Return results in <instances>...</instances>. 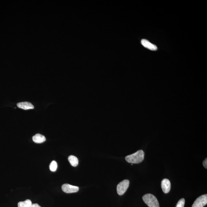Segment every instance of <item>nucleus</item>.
Masks as SVG:
<instances>
[{
    "label": "nucleus",
    "instance_id": "4468645a",
    "mask_svg": "<svg viewBox=\"0 0 207 207\" xmlns=\"http://www.w3.org/2000/svg\"><path fill=\"white\" fill-rule=\"evenodd\" d=\"M203 165L205 168L207 169V159H205V160L203 161Z\"/></svg>",
    "mask_w": 207,
    "mask_h": 207
},
{
    "label": "nucleus",
    "instance_id": "423d86ee",
    "mask_svg": "<svg viewBox=\"0 0 207 207\" xmlns=\"http://www.w3.org/2000/svg\"><path fill=\"white\" fill-rule=\"evenodd\" d=\"M161 187L164 193H168L169 192L171 189V183L170 180L167 179H163L161 183Z\"/></svg>",
    "mask_w": 207,
    "mask_h": 207
},
{
    "label": "nucleus",
    "instance_id": "20e7f679",
    "mask_svg": "<svg viewBox=\"0 0 207 207\" xmlns=\"http://www.w3.org/2000/svg\"><path fill=\"white\" fill-rule=\"evenodd\" d=\"M207 204V195L199 196L195 201L192 207H203Z\"/></svg>",
    "mask_w": 207,
    "mask_h": 207
},
{
    "label": "nucleus",
    "instance_id": "6e6552de",
    "mask_svg": "<svg viewBox=\"0 0 207 207\" xmlns=\"http://www.w3.org/2000/svg\"><path fill=\"white\" fill-rule=\"evenodd\" d=\"M17 106L20 108L24 109V110H28V109H34V106L32 103L28 102H21L17 104Z\"/></svg>",
    "mask_w": 207,
    "mask_h": 207
},
{
    "label": "nucleus",
    "instance_id": "0eeeda50",
    "mask_svg": "<svg viewBox=\"0 0 207 207\" xmlns=\"http://www.w3.org/2000/svg\"><path fill=\"white\" fill-rule=\"evenodd\" d=\"M141 42L143 46L149 50H152V51H155L157 50V47L156 45L152 43L147 40L142 39Z\"/></svg>",
    "mask_w": 207,
    "mask_h": 207
},
{
    "label": "nucleus",
    "instance_id": "f03ea898",
    "mask_svg": "<svg viewBox=\"0 0 207 207\" xmlns=\"http://www.w3.org/2000/svg\"><path fill=\"white\" fill-rule=\"evenodd\" d=\"M142 199L149 207H160L157 198L153 195L147 194L143 196Z\"/></svg>",
    "mask_w": 207,
    "mask_h": 207
},
{
    "label": "nucleus",
    "instance_id": "f8f14e48",
    "mask_svg": "<svg viewBox=\"0 0 207 207\" xmlns=\"http://www.w3.org/2000/svg\"><path fill=\"white\" fill-rule=\"evenodd\" d=\"M57 162L55 161H52L50 165V169L52 171H55L57 168Z\"/></svg>",
    "mask_w": 207,
    "mask_h": 207
},
{
    "label": "nucleus",
    "instance_id": "f257e3e1",
    "mask_svg": "<svg viewBox=\"0 0 207 207\" xmlns=\"http://www.w3.org/2000/svg\"><path fill=\"white\" fill-rule=\"evenodd\" d=\"M144 158V152L142 150H139L132 154L126 156V160L129 163L137 164L142 162Z\"/></svg>",
    "mask_w": 207,
    "mask_h": 207
},
{
    "label": "nucleus",
    "instance_id": "9d476101",
    "mask_svg": "<svg viewBox=\"0 0 207 207\" xmlns=\"http://www.w3.org/2000/svg\"><path fill=\"white\" fill-rule=\"evenodd\" d=\"M68 160L72 166L76 167L78 164V160L76 156L73 155H70L68 158Z\"/></svg>",
    "mask_w": 207,
    "mask_h": 207
},
{
    "label": "nucleus",
    "instance_id": "9b49d317",
    "mask_svg": "<svg viewBox=\"0 0 207 207\" xmlns=\"http://www.w3.org/2000/svg\"><path fill=\"white\" fill-rule=\"evenodd\" d=\"M32 202L29 199H27L24 201L19 202L18 204V207H31Z\"/></svg>",
    "mask_w": 207,
    "mask_h": 207
},
{
    "label": "nucleus",
    "instance_id": "39448f33",
    "mask_svg": "<svg viewBox=\"0 0 207 207\" xmlns=\"http://www.w3.org/2000/svg\"><path fill=\"white\" fill-rule=\"evenodd\" d=\"M62 188L63 191L67 193L77 192L79 190L78 186H74L68 184H64L62 186Z\"/></svg>",
    "mask_w": 207,
    "mask_h": 207
},
{
    "label": "nucleus",
    "instance_id": "7ed1b4c3",
    "mask_svg": "<svg viewBox=\"0 0 207 207\" xmlns=\"http://www.w3.org/2000/svg\"><path fill=\"white\" fill-rule=\"evenodd\" d=\"M129 181L127 179L124 180L120 183L117 186V190L118 194L119 195H122L128 188L129 185Z\"/></svg>",
    "mask_w": 207,
    "mask_h": 207
},
{
    "label": "nucleus",
    "instance_id": "1a4fd4ad",
    "mask_svg": "<svg viewBox=\"0 0 207 207\" xmlns=\"http://www.w3.org/2000/svg\"><path fill=\"white\" fill-rule=\"evenodd\" d=\"M32 139L34 142L37 144H41L45 142L46 141V138L44 135L40 134H36L33 137Z\"/></svg>",
    "mask_w": 207,
    "mask_h": 207
},
{
    "label": "nucleus",
    "instance_id": "2eb2a0df",
    "mask_svg": "<svg viewBox=\"0 0 207 207\" xmlns=\"http://www.w3.org/2000/svg\"><path fill=\"white\" fill-rule=\"evenodd\" d=\"M31 207H41L40 205H38V204H33L32 205Z\"/></svg>",
    "mask_w": 207,
    "mask_h": 207
},
{
    "label": "nucleus",
    "instance_id": "ddd939ff",
    "mask_svg": "<svg viewBox=\"0 0 207 207\" xmlns=\"http://www.w3.org/2000/svg\"><path fill=\"white\" fill-rule=\"evenodd\" d=\"M185 204V199L182 198L178 202L176 207H184Z\"/></svg>",
    "mask_w": 207,
    "mask_h": 207
}]
</instances>
